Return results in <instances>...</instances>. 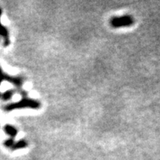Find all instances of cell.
<instances>
[{"label": "cell", "instance_id": "6da1fadb", "mask_svg": "<svg viewBox=\"0 0 160 160\" xmlns=\"http://www.w3.org/2000/svg\"><path fill=\"white\" fill-rule=\"evenodd\" d=\"M41 108V103L38 100L31 99L28 97L22 98L19 101L12 102L4 105L2 109L5 112H10L19 109H39Z\"/></svg>", "mask_w": 160, "mask_h": 160}, {"label": "cell", "instance_id": "7a4b0ae2", "mask_svg": "<svg viewBox=\"0 0 160 160\" xmlns=\"http://www.w3.org/2000/svg\"><path fill=\"white\" fill-rule=\"evenodd\" d=\"M133 23H134V18L128 14L120 16V17H113L110 19V25L114 28L129 27Z\"/></svg>", "mask_w": 160, "mask_h": 160}, {"label": "cell", "instance_id": "3957f363", "mask_svg": "<svg viewBox=\"0 0 160 160\" xmlns=\"http://www.w3.org/2000/svg\"><path fill=\"white\" fill-rule=\"evenodd\" d=\"M6 81L8 82L13 85H14L16 88H17V91L19 90L22 89V87L24 85V82H25V79H24L23 77H21V76H19V77H11L7 73H5V72L3 71V70L2 69V68L0 67V85L2 82ZM0 94H1V92H0Z\"/></svg>", "mask_w": 160, "mask_h": 160}, {"label": "cell", "instance_id": "277c9868", "mask_svg": "<svg viewBox=\"0 0 160 160\" xmlns=\"http://www.w3.org/2000/svg\"><path fill=\"white\" fill-rule=\"evenodd\" d=\"M2 13V10L0 8V37L3 39V45L5 47H7L11 43L10 40L9 31H8L7 28H5L1 22V16Z\"/></svg>", "mask_w": 160, "mask_h": 160}, {"label": "cell", "instance_id": "5b68a950", "mask_svg": "<svg viewBox=\"0 0 160 160\" xmlns=\"http://www.w3.org/2000/svg\"><path fill=\"white\" fill-rule=\"evenodd\" d=\"M3 130L6 134L9 136L10 138H13V139H14V138L17 137V135L18 134V132H19V131H18L15 126L10 125V124H7V125L4 126Z\"/></svg>", "mask_w": 160, "mask_h": 160}, {"label": "cell", "instance_id": "8992f818", "mask_svg": "<svg viewBox=\"0 0 160 160\" xmlns=\"http://www.w3.org/2000/svg\"><path fill=\"white\" fill-rule=\"evenodd\" d=\"M17 92V90L14 89H11V90H8L3 93H1L0 94V99L3 100V101H9L12 99V97H13V95L15 94V93Z\"/></svg>", "mask_w": 160, "mask_h": 160}, {"label": "cell", "instance_id": "52a82bcc", "mask_svg": "<svg viewBox=\"0 0 160 160\" xmlns=\"http://www.w3.org/2000/svg\"><path fill=\"white\" fill-rule=\"evenodd\" d=\"M28 145V142L25 139H20L19 141L15 142L14 145H13L11 150L12 151H16V150L23 149L27 148Z\"/></svg>", "mask_w": 160, "mask_h": 160}, {"label": "cell", "instance_id": "ba28073f", "mask_svg": "<svg viewBox=\"0 0 160 160\" xmlns=\"http://www.w3.org/2000/svg\"><path fill=\"white\" fill-rule=\"evenodd\" d=\"M14 143H15V140L14 139H13V138H9V139H6L3 142L4 146H5V148H9L11 150L12 149V148H13Z\"/></svg>", "mask_w": 160, "mask_h": 160}]
</instances>
